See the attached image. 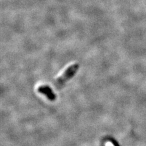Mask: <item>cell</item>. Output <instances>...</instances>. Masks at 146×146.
<instances>
[{"instance_id":"3957f363","label":"cell","mask_w":146,"mask_h":146,"mask_svg":"<svg viewBox=\"0 0 146 146\" xmlns=\"http://www.w3.org/2000/svg\"><path fill=\"white\" fill-rule=\"evenodd\" d=\"M111 143L113 144V145H115V146H119V144H117V141H116L115 140H114V139H111Z\"/></svg>"},{"instance_id":"7a4b0ae2","label":"cell","mask_w":146,"mask_h":146,"mask_svg":"<svg viewBox=\"0 0 146 146\" xmlns=\"http://www.w3.org/2000/svg\"><path fill=\"white\" fill-rule=\"evenodd\" d=\"M38 91L41 93L44 94L47 98L51 101H54L56 99V96L55 94L51 88L48 85H42L38 88Z\"/></svg>"},{"instance_id":"6da1fadb","label":"cell","mask_w":146,"mask_h":146,"mask_svg":"<svg viewBox=\"0 0 146 146\" xmlns=\"http://www.w3.org/2000/svg\"><path fill=\"white\" fill-rule=\"evenodd\" d=\"M79 68V65L78 63H75L70 66L64 72L63 74L58 77L57 80L55 82L54 85L57 90H60L65 85L66 82L70 80L74 76L76 72L78 71Z\"/></svg>"}]
</instances>
